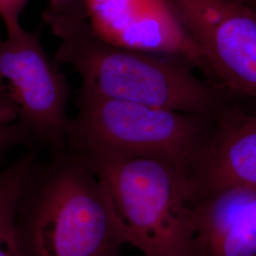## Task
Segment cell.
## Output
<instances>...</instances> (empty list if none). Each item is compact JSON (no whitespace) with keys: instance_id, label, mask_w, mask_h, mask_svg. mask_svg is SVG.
<instances>
[{"instance_id":"obj_1","label":"cell","mask_w":256,"mask_h":256,"mask_svg":"<svg viewBox=\"0 0 256 256\" xmlns=\"http://www.w3.org/2000/svg\"><path fill=\"white\" fill-rule=\"evenodd\" d=\"M43 21L61 42L55 54L82 78V88L101 96L203 116H216L232 102L218 84L202 79L178 55L112 44L97 36L88 19L44 10Z\"/></svg>"},{"instance_id":"obj_2","label":"cell","mask_w":256,"mask_h":256,"mask_svg":"<svg viewBox=\"0 0 256 256\" xmlns=\"http://www.w3.org/2000/svg\"><path fill=\"white\" fill-rule=\"evenodd\" d=\"M21 256H124L128 245L99 176L77 152L38 158L19 203Z\"/></svg>"},{"instance_id":"obj_3","label":"cell","mask_w":256,"mask_h":256,"mask_svg":"<svg viewBox=\"0 0 256 256\" xmlns=\"http://www.w3.org/2000/svg\"><path fill=\"white\" fill-rule=\"evenodd\" d=\"M79 154L101 180L128 245L144 256H192L194 202L185 167L158 156Z\"/></svg>"},{"instance_id":"obj_4","label":"cell","mask_w":256,"mask_h":256,"mask_svg":"<svg viewBox=\"0 0 256 256\" xmlns=\"http://www.w3.org/2000/svg\"><path fill=\"white\" fill-rule=\"evenodd\" d=\"M66 148L78 153L149 156L187 168L216 116L164 110L101 96L81 86Z\"/></svg>"},{"instance_id":"obj_5","label":"cell","mask_w":256,"mask_h":256,"mask_svg":"<svg viewBox=\"0 0 256 256\" xmlns=\"http://www.w3.org/2000/svg\"><path fill=\"white\" fill-rule=\"evenodd\" d=\"M41 28L0 37V124H18L32 142L66 148L68 82L42 46Z\"/></svg>"},{"instance_id":"obj_6","label":"cell","mask_w":256,"mask_h":256,"mask_svg":"<svg viewBox=\"0 0 256 256\" xmlns=\"http://www.w3.org/2000/svg\"><path fill=\"white\" fill-rule=\"evenodd\" d=\"M202 56L206 77L256 101V10L244 0H166Z\"/></svg>"},{"instance_id":"obj_7","label":"cell","mask_w":256,"mask_h":256,"mask_svg":"<svg viewBox=\"0 0 256 256\" xmlns=\"http://www.w3.org/2000/svg\"><path fill=\"white\" fill-rule=\"evenodd\" d=\"M94 32L115 45L178 55L205 74L202 56L166 0H86Z\"/></svg>"},{"instance_id":"obj_8","label":"cell","mask_w":256,"mask_h":256,"mask_svg":"<svg viewBox=\"0 0 256 256\" xmlns=\"http://www.w3.org/2000/svg\"><path fill=\"white\" fill-rule=\"evenodd\" d=\"M186 170L194 204L232 187H256V115L232 102L214 117L210 134Z\"/></svg>"},{"instance_id":"obj_9","label":"cell","mask_w":256,"mask_h":256,"mask_svg":"<svg viewBox=\"0 0 256 256\" xmlns=\"http://www.w3.org/2000/svg\"><path fill=\"white\" fill-rule=\"evenodd\" d=\"M192 256H256V187H232L194 204Z\"/></svg>"},{"instance_id":"obj_10","label":"cell","mask_w":256,"mask_h":256,"mask_svg":"<svg viewBox=\"0 0 256 256\" xmlns=\"http://www.w3.org/2000/svg\"><path fill=\"white\" fill-rule=\"evenodd\" d=\"M38 158V149L30 147L12 164L0 167V256H21L19 203Z\"/></svg>"},{"instance_id":"obj_11","label":"cell","mask_w":256,"mask_h":256,"mask_svg":"<svg viewBox=\"0 0 256 256\" xmlns=\"http://www.w3.org/2000/svg\"><path fill=\"white\" fill-rule=\"evenodd\" d=\"M32 144V140L26 130L18 124H0V162L12 149Z\"/></svg>"},{"instance_id":"obj_12","label":"cell","mask_w":256,"mask_h":256,"mask_svg":"<svg viewBox=\"0 0 256 256\" xmlns=\"http://www.w3.org/2000/svg\"><path fill=\"white\" fill-rule=\"evenodd\" d=\"M46 10L59 16L88 20L86 0H50Z\"/></svg>"},{"instance_id":"obj_13","label":"cell","mask_w":256,"mask_h":256,"mask_svg":"<svg viewBox=\"0 0 256 256\" xmlns=\"http://www.w3.org/2000/svg\"><path fill=\"white\" fill-rule=\"evenodd\" d=\"M28 0H0V19L3 21L7 32L21 28L20 14Z\"/></svg>"},{"instance_id":"obj_14","label":"cell","mask_w":256,"mask_h":256,"mask_svg":"<svg viewBox=\"0 0 256 256\" xmlns=\"http://www.w3.org/2000/svg\"><path fill=\"white\" fill-rule=\"evenodd\" d=\"M250 6L256 10V0H244Z\"/></svg>"}]
</instances>
